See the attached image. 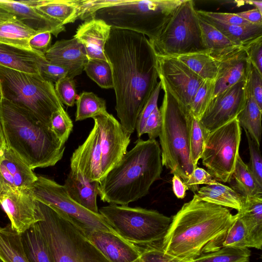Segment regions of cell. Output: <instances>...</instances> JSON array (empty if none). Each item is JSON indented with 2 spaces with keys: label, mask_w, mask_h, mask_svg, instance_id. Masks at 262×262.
<instances>
[{
  "label": "cell",
  "mask_w": 262,
  "mask_h": 262,
  "mask_svg": "<svg viewBox=\"0 0 262 262\" xmlns=\"http://www.w3.org/2000/svg\"><path fill=\"white\" fill-rule=\"evenodd\" d=\"M104 53L113 72L117 115L130 135L159 83L157 56L144 35L112 27Z\"/></svg>",
  "instance_id": "6da1fadb"
},
{
  "label": "cell",
  "mask_w": 262,
  "mask_h": 262,
  "mask_svg": "<svg viewBox=\"0 0 262 262\" xmlns=\"http://www.w3.org/2000/svg\"><path fill=\"white\" fill-rule=\"evenodd\" d=\"M235 217L227 208L203 201L194 194L171 219L161 242L162 248L181 260L191 262L223 247Z\"/></svg>",
  "instance_id": "7a4b0ae2"
},
{
  "label": "cell",
  "mask_w": 262,
  "mask_h": 262,
  "mask_svg": "<svg viewBox=\"0 0 262 262\" xmlns=\"http://www.w3.org/2000/svg\"><path fill=\"white\" fill-rule=\"evenodd\" d=\"M99 182L98 195L110 204L128 205L146 196L161 179V151L156 140L138 139Z\"/></svg>",
  "instance_id": "3957f363"
},
{
  "label": "cell",
  "mask_w": 262,
  "mask_h": 262,
  "mask_svg": "<svg viewBox=\"0 0 262 262\" xmlns=\"http://www.w3.org/2000/svg\"><path fill=\"white\" fill-rule=\"evenodd\" d=\"M0 125L5 145L32 169L54 166L62 159L65 143L51 128L4 98L0 102Z\"/></svg>",
  "instance_id": "277c9868"
},
{
  "label": "cell",
  "mask_w": 262,
  "mask_h": 262,
  "mask_svg": "<svg viewBox=\"0 0 262 262\" xmlns=\"http://www.w3.org/2000/svg\"><path fill=\"white\" fill-rule=\"evenodd\" d=\"M161 89L164 94L160 108L162 124L159 137L162 165L185 184L196 167L190 150L191 114L162 84Z\"/></svg>",
  "instance_id": "5b68a950"
},
{
  "label": "cell",
  "mask_w": 262,
  "mask_h": 262,
  "mask_svg": "<svg viewBox=\"0 0 262 262\" xmlns=\"http://www.w3.org/2000/svg\"><path fill=\"white\" fill-rule=\"evenodd\" d=\"M184 0H115L92 13L112 28L137 32L156 39Z\"/></svg>",
  "instance_id": "8992f818"
},
{
  "label": "cell",
  "mask_w": 262,
  "mask_h": 262,
  "mask_svg": "<svg viewBox=\"0 0 262 262\" xmlns=\"http://www.w3.org/2000/svg\"><path fill=\"white\" fill-rule=\"evenodd\" d=\"M37 222L54 262H110L68 217L37 201Z\"/></svg>",
  "instance_id": "52a82bcc"
},
{
  "label": "cell",
  "mask_w": 262,
  "mask_h": 262,
  "mask_svg": "<svg viewBox=\"0 0 262 262\" xmlns=\"http://www.w3.org/2000/svg\"><path fill=\"white\" fill-rule=\"evenodd\" d=\"M0 79L3 98L27 110L46 126L50 127L54 112L64 109L53 83L39 74L0 66Z\"/></svg>",
  "instance_id": "ba28073f"
},
{
  "label": "cell",
  "mask_w": 262,
  "mask_h": 262,
  "mask_svg": "<svg viewBox=\"0 0 262 262\" xmlns=\"http://www.w3.org/2000/svg\"><path fill=\"white\" fill-rule=\"evenodd\" d=\"M99 212L119 236L144 246L162 242L171 222L170 217L156 210L138 207L110 204Z\"/></svg>",
  "instance_id": "9c48e42d"
},
{
  "label": "cell",
  "mask_w": 262,
  "mask_h": 262,
  "mask_svg": "<svg viewBox=\"0 0 262 262\" xmlns=\"http://www.w3.org/2000/svg\"><path fill=\"white\" fill-rule=\"evenodd\" d=\"M150 42L158 56L176 57L191 53L207 52L203 46L194 2L184 0L159 35Z\"/></svg>",
  "instance_id": "30bf717a"
},
{
  "label": "cell",
  "mask_w": 262,
  "mask_h": 262,
  "mask_svg": "<svg viewBox=\"0 0 262 262\" xmlns=\"http://www.w3.org/2000/svg\"><path fill=\"white\" fill-rule=\"evenodd\" d=\"M32 191L37 201L66 215L88 236L95 230L117 234L102 214L93 213L73 201L68 195L64 186L53 179L37 175Z\"/></svg>",
  "instance_id": "8fae6325"
},
{
  "label": "cell",
  "mask_w": 262,
  "mask_h": 262,
  "mask_svg": "<svg viewBox=\"0 0 262 262\" xmlns=\"http://www.w3.org/2000/svg\"><path fill=\"white\" fill-rule=\"evenodd\" d=\"M241 136L236 118L208 134L201 159L215 180L227 183L232 179L239 156Z\"/></svg>",
  "instance_id": "7c38bea8"
},
{
  "label": "cell",
  "mask_w": 262,
  "mask_h": 262,
  "mask_svg": "<svg viewBox=\"0 0 262 262\" xmlns=\"http://www.w3.org/2000/svg\"><path fill=\"white\" fill-rule=\"evenodd\" d=\"M159 78L177 101L189 111L203 79L176 57L157 56Z\"/></svg>",
  "instance_id": "4fadbf2b"
},
{
  "label": "cell",
  "mask_w": 262,
  "mask_h": 262,
  "mask_svg": "<svg viewBox=\"0 0 262 262\" xmlns=\"http://www.w3.org/2000/svg\"><path fill=\"white\" fill-rule=\"evenodd\" d=\"M101 134V181L121 160L126 152L130 135L119 121L108 112L93 118Z\"/></svg>",
  "instance_id": "5bb4252c"
},
{
  "label": "cell",
  "mask_w": 262,
  "mask_h": 262,
  "mask_svg": "<svg viewBox=\"0 0 262 262\" xmlns=\"http://www.w3.org/2000/svg\"><path fill=\"white\" fill-rule=\"evenodd\" d=\"M0 206L11 228L20 234L41 220L32 189L8 187L0 191Z\"/></svg>",
  "instance_id": "9a60e30c"
},
{
  "label": "cell",
  "mask_w": 262,
  "mask_h": 262,
  "mask_svg": "<svg viewBox=\"0 0 262 262\" xmlns=\"http://www.w3.org/2000/svg\"><path fill=\"white\" fill-rule=\"evenodd\" d=\"M245 80L213 98L199 120L208 132L234 119L243 110L247 98Z\"/></svg>",
  "instance_id": "2e32d148"
},
{
  "label": "cell",
  "mask_w": 262,
  "mask_h": 262,
  "mask_svg": "<svg viewBox=\"0 0 262 262\" xmlns=\"http://www.w3.org/2000/svg\"><path fill=\"white\" fill-rule=\"evenodd\" d=\"M208 53L214 59L218 66L213 97L245 80L251 64L242 46L226 51Z\"/></svg>",
  "instance_id": "e0dca14e"
},
{
  "label": "cell",
  "mask_w": 262,
  "mask_h": 262,
  "mask_svg": "<svg viewBox=\"0 0 262 262\" xmlns=\"http://www.w3.org/2000/svg\"><path fill=\"white\" fill-rule=\"evenodd\" d=\"M84 142L73 152L70 169L78 170L90 181H101V134L97 122Z\"/></svg>",
  "instance_id": "ac0fdd59"
},
{
  "label": "cell",
  "mask_w": 262,
  "mask_h": 262,
  "mask_svg": "<svg viewBox=\"0 0 262 262\" xmlns=\"http://www.w3.org/2000/svg\"><path fill=\"white\" fill-rule=\"evenodd\" d=\"M37 175L5 145L0 156V191L8 188L31 189Z\"/></svg>",
  "instance_id": "d6986e66"
},
{
  "label": "cell",
  "mask_w": 262,
  "mask_h": 262,
  "mask_svg": "<svg viewBox=\"0 0 262 262\" xmlns=\"http://www.w3.org/2000/svg\"><path fill=\"white\" fill-rule=\"evenodd\" d=\"M88 238L110 262H134L141 254L140 247L113 232L95 230Z\"/></svg>",
  "instance_id": "ffe728a7"
},
{
  "label": "cell",
  "mask_w": 262,
  "mask_h": 262,
  "mask_svg": "<svg viewBox=\"0 0 262 262\" xmlns=\"http://www.w3.org/2000/svg\"><path fill=\"white\" fill-rule=\"evenodd\" d=\"M46 58L68 72L74 78L81 74L88 61L84 47L75 38L56 41L45 54Z\"/></svg>",
  "instance_id": "44dd1931"
},
{
  "label": "cell",
  "mask_w": 262,
  "mask_h": 262,
  "mask_svg": "<svg viewBox=\"0 0 262 262\" xmlns=\"http://www.w3.org/2000/svg\"><path fill=\"white\" fill-rule=\"evenodd\" d=\"M112 27L100 19L91 18L85 20L77 28L73 37L84 48L88 59H108L104 47Z\"/></svg>",
  "instance_id": "7402d4cb"
},
{
  "label": "cell",
  "mask_w": 262,
  "mask_h": 262,
  "mask_svg": "<svg viewBox=\"0 0 262 262\" xmlns=\"http://www.w3.org/2000/svg\"><path fill=\"white\" fill-rule=\"evenodd\" d=\"M0 7L14 15L29 27L40 32H49L55 36L65 30L64 26L47 16L23 1L0 0Z\"/></svg>",
  "instance_id": "603a6c76"
},
{
  "label": "cell",
  "mask_w": 262,
  "mask_h": 262,
  "mask_svg": "<svg viewBox=\"0 0 262 262\" xmlns=\"http://www.w3.org/2000/svg\"><path fill=\"white\" fill-rule=\"evenodd\" d=\"M99 184L98 182L88 180L78 170L70 169L63 186L73 201L87 210L99 213L97 204Z\"/></svg>",
  "instance_id": "cb8c5ba5"
},
{
  "label": "cell",
  "mask_w": 262,
  "mask_h": 262,
  "mask_svg": "<svg viewBox=\"0 0 262 262\" xmlns=\"http://www.w3.org/2000/svg\"><path fill=\"white\" fill-rule=\"evenodd\" d=\"M242 198V208L236 214L245 226L249 248L260 250L262 246V195Z\"/></svg>",
  "instance_id": "d4e9b609"
},
{
  "label": "cell",
  "mask_w": 262,
  "mask_h": 262,
  "mask_svg": "<svg viewBox=\"0 0 262 262\" xmlns=\"http://www.w3.org/2000/svg\"><path fill=\"white\" fill-rule=\"evenodd\" d=\"M45 55L32 50L0 42V66L21 72L39 74L37 62Z\"/></svg>",
  "instance_id": "484cf974"
},
{
  "label": "cell",
  "mask_w": 262,
  "mask_h": 262,
  "mask_svg": "<svg viewBox=\"0 0 262 262\" xmlns=\"http://www.w3.org/2000/svg\"><path fill=\"white\" fill-rule=\"evenodd\" d=\"M38 33L12 13L0 15V42L31 50L29 40Z\"/></svg>",
  "instance_id": "4316f807"
},
{
  "label": "cell",
  "mask_w": 262,
  "mask_h": 262,
  "mask_svg": "<svg viewBox=\"0 0 262 262\" xmlns=\"http://www.w3.org/2000/svg\"><path fill=\"white\" fill-rule=\"evenodd\" d=\"M194 194L199 199L226 208L238 211L242 208L241 195L232 188L217 181L199 188Z\"/></svg>",
  "instance_id": "83f0119b"
},
{
  "label": "cell",
  "mask_w": 262,
  "mask_h": 262,
  "mask_svg": "<svg viewBox=\"0 0 262 262\" xmlns=\"http://www.w3.org/2000/svg\"><path fill=\"white\" fill-rule=\"evenodd\" d=\"M21 236L30 262H54L51 249L37 223L21 234Z\"/></svg>",
  "instance_id": "f1b7e54d"
},
{
  "label": "cell",
  "mask_w": 262,
  "mask_h": 262,
  "mask_svg": "<svg viewBox=\"0 0 262 262\" xmlns=\"http://www.w3.org/2000/svg\"><path fill=\"white\" fill-rule=\"evenodd\" d=\"M80 2L81 0H42L35 8L64 26L80 18Z\"/></svg>",
  "instance_id": "f546056e"
},
{
  "label": "cell",
  "mask_w": 262,
  "mask_h": 262,
  "mask_svg": "<svg viewBox=\"0 0 262 262\" xmlns=\"http://www.w3.org/2000/svg\"><path fill=\"white\" fill-rule=\"evenodd\" d=\"M0 259L3 262H30L24 249L21 234L9 224L0 226Z\"/></svg>",
  "instance_id": "4dcf8cb0"
},
{
  "label": "cell",
  "mask_w": 262,
  "mask_h": 262,
  "mask_svg": "<svg viewBox=\"0 0 262 262\" xmlns=\"http://www.w3.org/2000/svg\"><path fill=\"white\" fill-rule=\"evenodd\" d=\"M246 101L243 110L236 117L241 127L246 130L260 147L261 137V113L253 98L246 94Z\"/></svg>",
  "instance_id": "1f68e13d"
},
{
  "label": "cell",
  "mask_w": 262,
  "mask_h": 262,
  "mask_svg": "<svg viewBox=\"0 0 262 262\" xmlns=\"http://www.w3.org/2000/svg\"><path fill=\"white\" fill-rule=\"evenodd\" d=\"M203 80L215 81L218 72L216 61L207 52L191 53L176 57Z\"/></svg>",
  "instance_id": "d6a6232c"
},
{
  "label": "cell",
  "mask_w": 262,
  "mask_h": 262,
  "mask_svg": "<svg viewBox=\"0 0 262 262\" xmlns=\"http://www.w3.org/2000/svg\"><path fill=\"white\" fill-rule=\"evenodd\" d=\"M198 15L203 46L207 52L226 51L237 46L211 24Z\"/></svg>",
  "instance_id": "836d02e7"
},
{
  "label": "cell",
  "mask_w": 262,
  "mask_h": 262,
  "mask_svg": "<svg viewBox=\"0 0 262 262\" xmlns=\"http://www.w3.org/2000/svg\"><path fill=\"white\" fill-rule=\"evenodd\" d=\"M236 188L243 198L262 195V186L259 185L246 164L238 156L232 175Z\"/></svg>",
  "instance_id": "e575fe53"
},
{
  "label": "cell",
  "mask_w": 262,
  "mask_h": 262,
  "mask_svg": "<svg viewBox=\"0 0 262 262\" xmlns=\"http://www.w3.org/2000/svg\"><path fill=\"white\" fill-rule=\"evenodd\" d=\"M205 20L237 46H242L252 39L262 36V24H250L246 26L230 25Z\"/></svg>",
  "instance_id": "d590c367"
},
{
  "label": "cell",
  "mask_w": 262,
  "mask_h": 262,
  "mask_svg": "<svg viewBox=\"0 0 262 262\" xmlns=\"http://www.w3.org/2000/svg\"><path fill=\"white\" fill-rule=\"evenodd\" d=\"M75 121H82L107 113L105 100L93 92H83L76 101Z\"/></svg>",
  "instance_id": "8d00e7d4"
},
{
  "label": "cell",
  "mask_w": 262,
  "mask_h": 262,
  "mask_svg": "<svg viewBox=\"0 0 262 262\" xmlns=\"http://www.w3.org/2000/svg\"><path fill=\"white\" fill-rule=\"evenodd\" d=\"M84 71L100 88L113 89V72L108 61L98 59H88Z\"/></svg>",
  "instance_id": "74e56055"
},
{
  "label": "cell",
  "mask_w": 262,
  "mask_h": 262,
  "mask_svg": "<svg viewBox=\"0 0 262 262\" xmlns=\"http://www.w3.org/2000/svg\"><path fill=\"white\" fill-rule=\"evenodd\" d=\"M250 256L251 251L248 248L223 247L200 256L191 262H249Z\"/></svg>",
  "instance_id": "f35d334b"
},
{
  "label": "cell",
  "mask_w": 262,
  "mask_h": 262,
  "mask_svg": "<svg viewBox=\"0 0 262 262\" xmlns=\"http://www.w3.org/2000/svg\"><path fill=\"white\" fill-rule=\"evenodd\" d=\"M209 132L191 114L190 116L189 144L191 158L193 165L197 166L202 156L205 141Z\"/></svg>",
  "instance_id": "ab89813d"
},
{
  "label": "cell",
  "mask_w": 262,
  "mask_h": 262,
  "mask_svg": "<svg viewBox=\"0 0 262 262\" xmlns=\"http://www.w3.org/2000/svg\"><path fill=\"white\" fill-rule=\"evenodd\" d=\"M214 81L204 80L197 90L189 107L190 114L198 120L206 111L213 98Z\"/></svg>",
  "instance_id": "60d3db41"
},
{
  "label": "cell",
  "mask_w": 262,
  "mask_h": 262,
  "mask_svg": "<svg viewBox=\"0 0 262 262\" xmlns=\"http://www.w3.org/2000/svg\"><path fill=\"white\" fill-rule=\"evenodd\" d=\"M223 247L239 249L249 248L247 232L242 220L236 214V217L226 233Z\"/></svg>",
  "instance_id": "b9f144b4"
},
{
  "label": "cell",
  "mask_w": 262,
  "mask_h": 262,
  "mask_svg": "<svg viewBox=\"0 0 262 262\" xmlns=\"http://www.w3.org/2000/svg\"><path fill=\"white\" fill-rule=\"evenodd\" d=\"M50 127L57 138L65 143L72 131L73 124L68 114L63 109L52 114Z\"/></svg>",
  "instance_id": "7bdbcfd3"
},
{
  "label": "cell",
  "mask_w": 262,
  "mask_h": 262,
  "mask_svg": "<svg viewBox=\"0 0 262 262\" xmlns=\"http://www.w3.org/2000/svg\"><path fill=\"white\" fill-rule=\"evenodd\" d=\"M245 83L246 94L251 96L259 108L262 109V74L252 64L247 73Z\"/></svg>",
  "instance_id": "ee69618b"
},
{
  "label": "cell",
  "mask_w": 262,
  "mask_h": 262,
  "mask_svg": "<svg viewBox=\"0 0 262 262\" xmlns=\"http://www.w3.org/2000/svg\"><path fill=\"white\" fill-rule=\"evenodd\" d=\"M161 242L141 248L140 259L142 262H187L181 260L164 252Z\"/></svg>",
  "instance_id": "f6af8a7d"
},
{
  "label": "cell",
  "mask_w": 262,
  "mask_h": 262,
  "mask_svg": "<svg viewBox=\"0 0 262 262\" xmlns=\"http://www.w3.org/2000/svg\"><path fill=\"white\" fill-rule=\"evenodd\" d=\"M55 90L60 101L66 105H74L77 96L76 85L74 79L68 76L60 79L55 83Z\"/></svg>",
  "instance_id": "bcb514c9"
},
{
  "label": "cell",
  "mask_w": 262,
  "mask_h": 262,
  "mask_svg": "<svg viewBox=\"0 0 262 262\" xmlns=\"http://www.w3.org/2000/svg\"><path fill=\"white\" fill-rule=\"evenodd\" d=\"M245 132L250 157V163L248 166L257 183L262 186V158L259 146L252 139L246 130Z\"/></svg>",
  "instance_id": "7dc6e473"
},
{
  "label": "cell",
  "mask_w": 262,
  "mask_h": 262,
  "mask_svg": "<svg viewBox=\"0 0 262 262\" xmlns=\"http://www.w3.org/2000/svg\"><path fill=\"white\" fill-rule=\"evenodd\" d=\"M37 67L39 74L45 79L53 83H55L62 77L68 76L66 69L48 60L45 55L38 61Z\"/></svg>",
  "instance_id": "c3c4849f"
},
{
  "label": "cell",
  "mask_w": 262,
  "mask_h": 262,
  "mask_svg": "<svg viewBox=\"0 0 262 262\" xmlns=\"http://www.w3.org/2000/svg\"><path fill=\"white\" fill-rule=\"evenodd\" d=\"M197 14L206 20L217 21L230 25L246 26L252 24L235 13L216 12L196 10Z\"/></svg>",
  "instance_id": "681fc988"
},
{
  "label": "cell",
  "mask_w": 262,
  "mask_h": 262,
  "mask_svg": "<svg viewBox=\"0 0 262 262\" xmlns=\"http://www.w3.org/2000/svg\"><path fill=\"white\" fill-rule=\"evenodd\" d=\"M161 89V83L160 81H159L155 90L145 104L138 116L136 126V130L137 132V137L139 139L143 135L142 132L146 120L155 108L158 106V101Z\"/></svg>",
  "instance_id": "f907efd6"
},
{
  "label": "cell",
  "mask_w": 262,
  "mask_h": 262,
  "mask_svg": "<svg viewBox=\"0 0 262 262\" xmlns=\"http://www.w3.org/2000/svg\"><path fill=\"white\" fill-rule=\"evenodd\" d=\"M251 64L262 74V36L242 45Z\"/></svg>",
  "instance_id": "816d5d0a"
},
{
  "label": "cell",
  "mask_w": 262,
  "mask_h": 262,
  "mask_svg": "<svg viewBox=\"0 0 262 262\" xmlns=\"http://www.w3.org/2000/svg\"><path fill=\"white\" fill-rule=\"evenodd\" d=\"M216 182L207 170L196 166L185 185L188 189L195 193L198 190L199 185H210Z\"/></svg>",
  "instance_id": "f5cc1de1"
},
{
  "label": "cell",
  "mask_w": 262,
  "mask_h": 262,
  "mask_svg": "<svg viewBox=\"0 0 262 262\" xmlns=\"http://www.w3.org/2000/svg\"><path fill=\"white\" fill-rule=\"evenodd\" d=\"M162 118L160 109L157 106L145 122L142 134H147L150 140H156L161 130Z\"/></svg>",
  "instance_id": "db71d44e"
},
{
  "label": "cell",
  "mask_w": 262,
  "mask_h": 262,
  "mask_svg": "<svg viewBox=\"0 0 262 262\" xmlns=\"http://www.w3.org/2000/svg\"><path fill=\"white\" fill-rule=\"evenodd\" d=\"M51 34L49 32H43L34 35L29 40L30 48L45 55L51 46Z\"/></svg>",
  "instance_id": "11a10c76"
},
{
  "label": "cell",
  "mask_w": 262,
  "mask_h": 262,
  "mask_svg": "<svg viewBox=\"0 0 262 262\" xmlns=\"http://www.w3.org/2000/svg\"><path fill=\"white\" fill-rule=\"evenodd\" d=\"M236 14L252 24H262V13L256 8L237 12Z\"/></svg>",
  "instance_id": "9f6ffc18"
},
{
  "label": "cell",
  "mask_w": 262,
  "mask_h": 262,
  "mask_svg": "<svg viewBox=\"0 0 262 262\" xmlns=\"http://www.w3.org/2000/svg\"><path fill=\"white\" fill-rule=\"evenodd\" d=\"M172 190L178 199H183L186 195V191L188 189L187 186L176 175H173L172 179Z\"/></svg>",
  "instance_id": "6f0895ef"
},
{
  "label": "cell",
  "mask_w": 262,
  "mask_h": 262,
  "mask_svg": "<svg viewBox=\"0 0 262 262\" xmlns=\"http://www.w3.org/2000/svg\"><path fill=\"white\" fill-rule=\"evenodd\" d=\"M245 3L247 4L253 5L255 7V8L257 9L262 13V1H246Z\"/></svg>",
  "instance_id": "680465c9"
},
{
  "label": "cell",
  "mask_w": 262,
  "mask_h": 262,
  "mask_svg": "<svg viewBox=\"0 0 262 262\" xmlns=\"http://www.w3.org/2000/svg\"><path fill=\"white\" fill-rule=\"evenodd\" d=\"M5 147V143L1 126L0 125V156L2 154Z\"/></svg>",
  "instance_id": "91938a15"
},
{
  "label": "cell",
  "mask_w": 262,
  "mask_h": 262,
  "mask_svg": "<svg viewBox=\"0 0 262 262\" xmlns=\"http://www.w3.org/2000/svg\"><path fill=\"white\" fill-rule=\"evenodd\" d=\"M3 89H2L1 81L0 79V102L3 100Z\"/></svg>",
  "instance_id": "94428289"
},
{
  "label": "cell",
  "mask_w": 262,
  "mask_h": 262,
  "mask_svg": "<svg viewBox=\"0 0 262 262\" xmlns=\"http://www.w3.org/2000/svg\"><path fill=\"white\" fill-rule=\"evenodd\" d=\"M9 12L5 10V9H3L2 8L0 7V15H3L8 14Z\"/></svg>",
  "instance_id": "6125c7cd"
},
{
  "label": "cell",
  "mask_w": 262,
  "mask_h": 262,
  "mask_svg": "<svg viewBox=\"0 0 262 262\" xmlns=\"http://www.w3.org/2000/svg\"><path fill=\"white\" fill-rule=\"evenodd\" d=\"M134 262H142V261H141L140 258H139V259H138L137 260H136V261H135Z\"/></svg>",
  "instance_id": "be15d7a7"
},
{
  "label": "cell",
  "mask_w": 262,
  "mask_h": 262,
  "mask_svg": "<svg viewBox=\"0 0 262 262\" xmlns=\"http://www.w3.org/2000/svg\"><path fill=\"white\" fill-rule=\"evenodd\" d=\"M0 262H3V261L0 259Z\"/></svg>",
  "instance_id": "e7e4bbea"
}]
</instances>
